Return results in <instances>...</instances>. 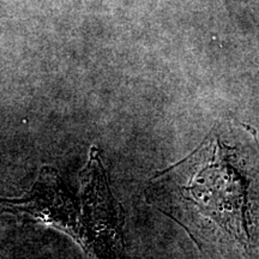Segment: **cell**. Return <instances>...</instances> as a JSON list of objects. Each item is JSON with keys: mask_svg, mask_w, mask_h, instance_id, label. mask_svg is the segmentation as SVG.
Returning a JSON list of instances; mask_svg holds the SVG:
<instances>
[{"mask_svg": "<svg viewBox=\"0 0 259 259\" xmlns=\"http://www.w3.org/2000/svg\"><path fill=\"white\" fill-rule=\"evenodd\" d=\"M255 138L236 144L209 137L163 173L174 184L186 221L239 253L259 259V149Z\"/></svg>", "mask_w": 259, "mask_h": 259, "instance_id": "cell-1", "label": "cell"}]
</instances>
